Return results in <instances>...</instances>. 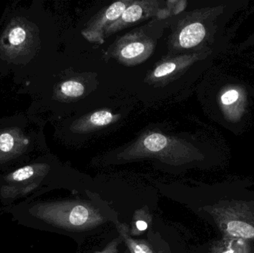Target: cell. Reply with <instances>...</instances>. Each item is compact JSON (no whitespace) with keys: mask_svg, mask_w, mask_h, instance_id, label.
<instances>
[{"mask_svg":"<svg viewBox=\"0 0 254 253\" xmlns=\"http://www.w3.org/2000/svg\"><path fill=\"white\" fill-rule=\"evenodd\" d=\"M4 210L21 225L64 235L89 233L107 219L96 205L81 200L25 201Z\"/></svg>","mask_w":254,"mask_h":253,"instance_id":"cell-1","label":"cell"},{"mask_svg":"<svg viewBox=\"0 0 254 253\" xmlns=\"http://www.w3.org/2000/svg\"><path fill=\"white\" fill-rule=\"evenodd\" d=\"M225 234L235 239L254 240V205L232 202L209 211Z\"/></svg>","mask_w":254,"mask_h":253,"instance_id":"cell-2","label":"cell"},{"mask_svg":"<svg viewBox=\"0 0 254 253\" xmlns=\"http://www.w3.org/2000/svg\"><path fill=\"white\" fill-rule=\"evenodd\" d=\"M29 141L17 131L0 132V163H7L22 154Z\"/></svg>","mask_w":254,"mask_h":253,"instance_id":"cell-3","label":"cell"},{"mask_svg":"<svg viewBox=\"0 0 254 253\" xmlns=\"http://www.w3.org/2000/svg\"><path fill=\"white\" fill-rule=\"evenodd\" d=\"M31 34L26 27L16 24L8 28L5 34V47L11 51H22L29 43Z\"/></svg>","mask_w":254,"mask_h":253,"instance_id":"cell-4","label":"cell"},{"mask_svg":"<svg viewBox=\"0 0 254 253\" xmlns=\"http://www.w3.org/2000/svg\"><path fill=\"white\" fill-rule=\"evenodd\" d=\"M205 36V28L202 24L195 22L185 27L180 35L179 43L181 46L185 49L194 47L199 44Z\"/></svg>","mask_w":254,"mask_h":253,"instance_id":"cell-5","label":"cell"},{"mask_svg":"<svg viewBox=\"0 0 254 253\" xmlns=\"http://www.w3.org/2000/svg\"><path fill=\"white\" fill-rule=\"evenodd\" d=\"M118 232L120 235L121 239L125 242L127 248L131 253H156L152 247L144 240L134 239L128 233L129 227L122 223H116Z\"/></svg>","mask_w":254,"mask_h":253,"instance_id":"cell-6","label":"cell"},{"mask_svg":"<svg viewBox=\"0 0 254 253\" xmlns=\"http://www.w3.org/2000/svg\"><path fill=\"white\" fill-rule=\"evenodd\" d=\"M152 223V215L147 207L135 211L131 221V227L128 230L130 236H137L143 234Z\"/></svg>","mask_w":254,"mask_h":253,"instance_id":"cell-7","label":"cell"},{"mask_svg":"<svg viewBox=\"0 0 254 253\" xmlns=\"http://www.w3.org/2000/svg\"><path fill=\"white\" fill-rule=\"evenodd\" d=\"M145 147L152 152H158L167 145V140L161 134L154 133L148 136L143 141Z\"/></svg>","mask_w":254,"mask_h":253,"instance_id":"cell-8","label":"cell"},{"mask_svg":"<svg viewBox=\"0 0 254 253\" xmlns=\"http://www.w3.org/2000/svg\"><path fill=\"white\" fill-rule=\"evenodd\" d=\"M61 92L66 96L76 98L83 95L84 92V87L78 82L70 80L63 83L61 86Z\"/></svg>","mask_w":254,"mask_h":253,"instance_id":"cell-9","label":"cell"},{"mask_svg":"<svg viewBox=\"0 0 254 253\" xmlns=\"http://www.w3.org/2000/svg\"><path fill=\"white\" fill-rule=\"evenodd\" d=\"M144 49L145 46L143 43H130L122 49V55L126 59H131L143 53Z\"/></svg>","mask_w":254,"mask_h":253,"instance_id":"cell-10","label":"cell"},{"mask_svg":"<svg viewBox=\"0 0 254 253\" xmlns=\"http://www.w3.org/2000/svg\"><path fill=\"white\" fill-rule=\"evenodd\" d=\"M143 10L139 5H131L125 10L122 19L127 22H134L141 17Z\"/></svg>","mask_w":254,"mask_h":253,"instance_id":"cell-11","label":"cell"},{"mask_svg":"<svg viewBox=\"0 0 254 253\" xmlns=\"http://www.w3.org/2000/svg\"><path fill=\"white\" fill-rule=\"evenodd\" d=\"M126 10V5L122 1H118L112 4L106 12V17L109 20H116L123 14Z\"/></svg>","mask_w":254,"mask_h":253,"instance_id":"cell-12","label":"cell"},{"mask_svg":"<svg viewBox=\"0 0 254 253\" xmlns=\"http://www.w3.org/2000/svg\"><path fill=\"white\" fill-rule=\"evenodd\" d=\"M113 119V116L111 113L107 111H101L92 114L91 122L96 126H104L111 123Z\"/></svg>","mask_w":254,"mask_h":253,"instance_id":"cell-13","label":"cell"},{"mask_svg":"<svg viewBox=\"0 0 254 253\" xmlns=\"http://www.w3.org/2000/svg\"><path fill=\"white\" fill-rule=\"evenodd\" d=\"M176 68V64L173 63V62H167V63L163 64V65L158 66L155 70L154 74L156 77H164V76L174 71Z\"/></svg>","mask_w":254,"mask_h":253,"instance_id":"cell-14","label":"cell"},{"mask_svg":"<svg viewBox=\"0 0 254 253\" xmlns=\"http://www.w3.org/2000/svg\"><path fill=\"white\" fill-rule=\"evenodd\" d=\"M121 242H122L121 237L117 238L109 243L104 250L95 253H119V244L121 243Z\"/></svg>","mask_w":254,"mask_h":253,"instance_id":"cell-15","label":"cell"},{"mask_svg":"<svg viewBox=\"0 0 254 253\" xmlns=\"http://www.w3.org/2000/svg\"><path fill=\"white\" fill-rule=\"evenodd\" d=\"M239 98V94L237 91L231 90L224 94L222 97V101L225 105H229L235 102Z\"/></svg>","mask_w":254,"mask_h":253,"instance_id":"cell-16","label":"cell"},{"mask_svg":"<svg viewBox=\"0 0 254 253\" xmlns=\"http://www.w3.org/2000/svg\"><path fill=\"white\" fill-rule=\"evenodd\" d=\"M211 253H235V251H234V250L231 249V248H228V249L224 250V251H222V250H219V251H213V252H212Z\"/></svg>","mask_w":254,"mask_h":253,"instance_id":"cell-17","label":"cell"}]
</instances>
